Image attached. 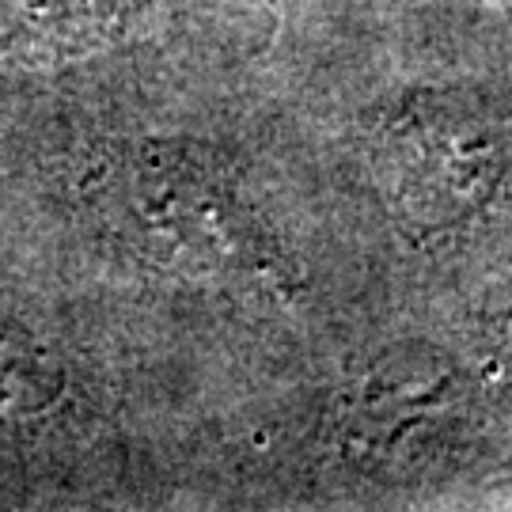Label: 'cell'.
<instances>
[{"label": "cell", "mask_w": 512, "mask_h": 512, "mask_svg": "<svg viewBox=\"0 0 512 512\" xmlns=\"http://www.w3.org/2000/svg\"><path fill=\"white\" fill-rule=\"evenodd\" d=\"M399 186L429 220H459L490 205L512 175V129L494 114L433 103L399 126Z\"/></svg>", "instance_id": "6da1fadb"}]
</instances>
